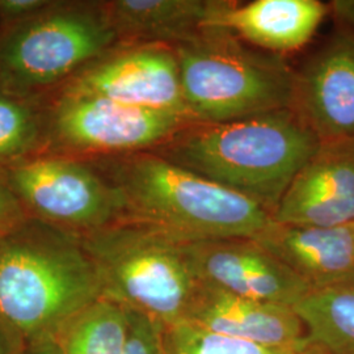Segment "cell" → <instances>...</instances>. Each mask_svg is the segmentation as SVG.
Returning <instances> with one entry per match:
<instances>
[{"label": "cell", "mask_w": 354, "mask_h": 354, "mask_svg": "<svg viewBox=\"0 0 354 354\" xmlns=\"http://www.w3.org/2000/svg\"><path fill=\"white\" fill-rule=\"evenodd\" d=\"M127 336V307L102 297L73 317L55 342L62 354H125Z\"/></svg>", "instance_id": "cell-18"}, {"label": "cell", "mask_w": 354, "mask_h": 354, "mask_svg": "<svg viewBox=\"0 0 354 354\" xmlns=\"http://www.w3.org/2000/svg\"><path fill=\"white\" fill-rule=\"evenodd\" d=\"M87 160L120 196L124 218L184 241L254 238L272 222L259 203L153 151Z\"/></svg>", "instance_id": "cell-3"}, {"label": "cell", "mask_w": 354, "mask_h": 354, "mask_svg": "<svg viewBox=\"0 0 354 354\" xmlns=\"http://www.w3.org/2000/svg\"><path fill=\"white\" fill-rule=\"evenodd\" d=\"M102 298L80 234L35 218L0 236V324L15 345L55 342L64 326Z\"/></svg>", "instance_id": "cell-1"}, {"label": "cell", "mask_w": 354, "mask_h": 354, "mask_svg": "<svg viewBox=\"0 0 354 354\" xmlns=\"http://www.w3.org/2000/svg\"><path fill=\"white\" fill-rule=\"evenodd\" d=\"M4 232H6V231H4ZM1 234H3V232H1V231H0V236H1Z\"/></svg>", "instance_id": "cell-28"}, {"label": "cell", "mask_w": 354, "mask_h": 354, "mask_svg": "<svg viewBox=\"0 0 354 354\" xmlns=\"http://www.w3.org/2000/svg\"><path fill=\"white\" fill-rule=\"evenodd\" d=\"M291 111L320 143L354 140V32L330 36L295 71Z\"/></svg>", "instance_id": "cell-10"}, {"label": "cell", "mask_w": 354, "mask_h": 354, "mask_svg": "<svg viewBox=\"0 0 354 354\" xmlns=\"http://www.w3.org/2000/svg\"><path fill=\"white\" fill-rule=\"evenodd\" d=\"M326 354H354V281L311 290L292 307Z\"/></svg>", "instance_id": "cell-17"}, {"label": "cell", "mask_w": 354, "mask_h": 354, "mask_svg": "<svg viewBox=\"0 0 354 354\" xmlns=\"http://www.w3.org/2000/svg\"><path fill=\"white\" fill-rule=\"evenodd\" d=\"M222 0H112L105 12L118 44L180 46L213 26Z\"/></svg>", "instance_id": "cell-16"}, {"label": "cell", "mask_w": 354, "mask_h": 354, "mask_svg": "<svg viewBox=\"0 0 354 354\" xmlns=\"http://www.w3.org/2000/svg\"><path fill=\"white\" fill-rule=\"evenodd\" d=\"M311 345L313 342L299 349L266 348L218 335L188 322L162 332V354H302Z\"/></svg>", "instance_id": "cell-20"}, {"label": "cell", "mask_w": 354, "mask_h": 354, "mask_svg": "<svg viewBox=\"0 0 354 354\" xmlns=\"http://www.w3.org/2000/svg\"><path fill=\"white\" fill-rule=\"evenodd\" d=\"M320 145L288 108L225 122H193L152 151L259 203L273 216Z\"/></svg>", "instance_id": "cell-2"}, {"label": "cell", "mask_w": 354, "mask_h": 354, "mask_svg": "<svg viewBox=\"0 0 354 354\" xmlns=\"http://www.w3.org/2000/svg\"><path fill=\"white\" fill-rule=\"evenodd\" d=\"M353 230H354V225H353Z\"/></svg>", "instance_id": "cell-29"}, {"label": "cell", "mask_w": 354, "mask_h": 354, "mask_svg": "<svg viewBox=\"0 0 354 354\" xmlns=\"http://www.w3.org/2000/svg\"><path fill=\"white\" fill-rule=\"evenodd\" d=\"M185 322L273 349H299L313 342L292 307L244 298L203 282Z\"/></svg>", "instance_id": "cell-13"}, {"label": "cell", "mask_w": 354, "mask_h": 354, "mask_svg": "<svg viewBox=\"0 0 354 354\" xmlns=\"http://www.w3.org/2000/svg\"><path fill=\"white\" fill-rule=\"evenodd\" d=\"M129 311V336L125 354H162L163 327L138 311Z\"/></svg>", "instance_id": "cell-21"}, {"label": "cell", "mask_w": 354, "mask_h": 354, "mask_svg": "<svg viewBox=\"0 0 354 354\" xmlns=\"http://www.w3.org/2000/svg\"><path fill=\"white\" fill-rule=\"evenodd\" d=\"M117 44L104 1L54 0L36 16L0 29V87L44 100Z\"/></svg>", "instance_id": "cell-6"}, {"label": "cell", "mask_w": 354, "mask_h": 354, "mask_svg": "<svg viewBox=\"0 0 354 354\" xmlns=\"http://www.w3.org/2000/svg\"><path fill=\"white\" fill-rule=\"evenodd\" d=\"M198 279L231 294L294 307L310 288L252 238L185 243Z\"/></svg>", "instance_id": "cell-11"}, {"label": "cell", "mask_w": 354, "mask_h": 354, "mask_svg": "<svg viewBox=\"0 0 354 354\" xmlns=\"http://www.w3.org/2000/svg\"><path fill=\"white\" fill-rule=\"evenodd\" d=\"M330 8L342 26L354 32V0L332 1Z\"/></svg>", "instance_id": "cell-24"}, {"label": "cell", "mask_w": 354, "mask_h": 354, "mask_svg": "<svg viewBox=\"0 0 354 354\" xmlns=\"http://www.w3.org/2000/svg\"><path fill=\"white\" fill-rule=\"evenodd\" d=\"M42 153L93 159L152 151L193 124L183 114L129 106L102 97L53 93L44 99Z\"/></svg>", "instance_id": "cell-7"}, {"label": "cell", "mask_w": 354, "mask_h": 354, "mask_svg": "<svg viewBox=\"0 0 354 354\" xmlns=\"http://www.w3.org/2000/svg\"><path fill=\"white\" fill-rule=\"evenodd\" d=\"M252 239L302 279L310 290L354 281L353 225L315 227L282 225L272 219Z\"/></svg>", "instance_id": "cell-14"}, {"label": "cell", "mask_w": 354, "mask_h": 354, "mask_svg": "<svg viewBox=\"0 0 354 354\" xmlns=\"http://www.w3.org/2000/svg\"><path fill=\"white\" fill-rule=\"evenodd\" d=\"M302 354H326L317 345H315L314 342H313V345L307 349V351H304V353Z\"/></svg>", "instance_id": "cell-27"}, {"label": "cell", "mask_w": 354, "mask_h": 354, "mask_svg": "<svg viewBox=\"0 0 354 354\" xmlns=\"http://www.w3.org/2000/svg\"><path fill=\"white\" fill-rule=\"evenodd\" d=\"M187 113L194 122L234 121L291 108L295 71L225 29L175 48Z\"/></svg>", "instance_id": "cell-5"}, {"label": "cell", "mask_w": 354, "mask_h": 354, "mask_svg": "<svg viewBox=\"0 0 354 354\" xmlns=\"http://www.w3.org/2000/svg\"><path fill=\"white\" fill-rule=\"evenodd\" d=\"M17 354H62L55 342H45L21 348Z\"/></svg>", "instance_id": "cell-25"}, {"label": "cell", "mask_w": 354, "mask_h": 354, "mask_svg": "<svg viewBox=\"0 0 354 354\" xmlns=\"http://www.w3.org/2000/svg\"><path fill=\"white\" fill-rule=\"evenodd\" d=\"M44 100H29L0 87V167L42 153Z\"/></svg>", "instance_id": "cell-19"}, {"label": "cell", "mask_w": 354, "mask_h": 354, "mask_svg": "<svg viewBox=\"0 0 354 354\" xmlns=\"http://www.w3.org/2000/svg\"><path fill=\"white\" fill-rule=\"evenodd\" d=\"M273 221L282 225H354V140L322 143L283 194Z\"/></svg>", "instance_id": "cell-12"}, {"label": "cell", "mask_w": 354, "mask_h": 354, "mask_svg": "<svg viewBox=\"0 0 354 354\" xmlns=\"http://www.w3.org/2000/svg\"><path fill=\"white\" fill-rule=\"evenodd\" d=\"M1 169L29 218L77 234L124 218L118 193L87 160L38 153Z\"/></svg>", "instance_id": "cell-8"}, {"label": "cell", "mask_w": 354, "mask_h": 354, "mask_svg": "<svg viewBox=\"0 0 354 354\" xmlns=\"http://www.w3.org/2000/svg\"><path fill=\"white\" fill-rule=\"evenodd\" d=\"M53 93L102 97L190 118L176 49L163 44H117Z\"/></svg>", "instance_id": "cell-9"}, {"label": "cell", "mask_w": 354, "mask_h": 354, "mask_svg": "<svg viewBox=\"0 0 354 354\" xmlns=\"http://www.w3.org/2000/svg\"><path fill=\"white\" fill-rule=\"evenodd\" d=\"M102 297L150 317L163 328L185 322L201 288L185 243L131 221L80 234Z\"/></svg>", "instance_id": "cell-4"}, {"label": "cell", "mask_w": 354, "mask_h": 354, "mask_svg": "<svg viewBox=\"0 0 354 354\" xmlns=\"http://www.w3.org/2000/svg\"><path fill=\"white\" fill-rule=\"evenodd\" d=\"M54 0H0V29L23 23L46 10Z\"/></svg>", "instance_id": "cell-22"}, {"label": "cell", "mask_w": 354, "mask_h": 354, "mask_svg": "<svg viewBox=\"0 0 354 354\" xmlns=\"http://www.w3.org/2000/svg\"><path fill=\"white\" fill-rule=\"evenodd\" d=\"M328 7L319 0H222L213 26L259 50L281 55L298 50L315 35Z\"/></svg>", "instance_id": "cell-15"}, {"label": "cell", "mask_w": 354, "mask_h": 354, "mask_svg": "<svg viewBox=\"0 0 354 354\" xmlns=\"http://www.w3.org/2000/svg\"><path fill=\"white\" fill-rule=\"evenodd\" d=\"M19 348L0 324V354H17Z\"/></svg>", "instance_id": "cell-26"}, {"label": "cell", "mask_w": 354, "mask_h": 354, "mask_svg": "<svg viewBox=\"0 0 354 354\" xmlns=\"http://www.w3.org/2000/svg\"><path fill=\"white\" fill-rule=\"evenodd\" d=\"M26 218L29 216L26 209L16 197L0 167V231H8L24 222Z\"/></svg>", "instance_id": "cell-23"}]
</instances>
